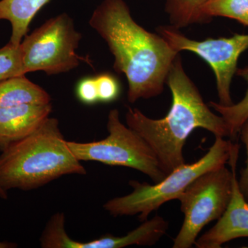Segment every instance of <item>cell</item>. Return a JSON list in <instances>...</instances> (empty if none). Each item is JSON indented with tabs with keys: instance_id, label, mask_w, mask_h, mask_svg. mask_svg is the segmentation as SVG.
Instances as JSON below:
<instances>
[{
	"instance_id": "6da1fadb",
	"label": "cell",
	"mask_w": 248,
	"mask_h": 248,
	"mask_svg": "<svg viewBox=\"0 0 248 248\" xmlns=\"http://www.w3.org/2000/svg\"><path fill=\"white\" fill-rule=\"evenodd\" d=\"M89 24L107 42L114 57V70L128 83V100L134 104L162 93L178 54L159 34L135 22L124 0H104Z\"/></svg>"
},
{
	"instance_id": "7a4b0ae2",
	"label": "cell",
	"mask_w": 248,
	"mask_h": 248,
	"mask_svg": "<svg viewBox=\"0 0 248 248\" xmlns=\"http://www.w3.org/2000/svg\"><path fill=\"white\" fill-rule=\"evenodd\" d=\"M166 82L172 101L166 117L155 120L139 109L130 107L125 114V122L146 142L167 175L185 164L184 147L195 129H205L215 138H224L230 137V134L223 117L210 110L186 74L179 53L173 62Z\"/></svg>"
},
{
	"instance_id": "3957f363",
	"label": "cell",
	"mask_w": 248,
	"mask_h": 248,
	"mask_svg": "<svg viewBox=\"0 0 248 248\" xmlns=\"http://www.w3.org/2000/svg\"><path fill=\"white\" fill-rule=\"evenodd\" d=\"M87 171L67 144L56 118L48 117L35 132L0 155V187L35 190L68 174Z\"/></svg>"
},
{
	"instance_id": "277c9868",
	"label": "cell",
	"mask_w": 248,
	"mask_h": 248,
	"mask_svg": "<svg viewBox=\"0 0 248 248\" xmlns=\"http://www.w3.org/2000/svg\"><path fill=\"white\" fill-rule=\"evenodd\" d=\"M215 143L206 154L192 164H184L174 169L154 185L130 180L133 192L108 201L104 209L114 217L139 215L144 221L155 210L165 203L177 200L191 183L211 170L226 166L231 159L234 144L223 138H215Z\"/></svg>"
},
{
	"instance_id": "5b68a950",
	"label": "cell",
	"mask_w": 248,
	"mask_h": 248,
	"mask_svg": "<svg viewBox=\"0 0 248 248\" xmlns=\"http://www.w3.org/2000/svg\"><path fill=\"white\" fill-rule=\"evenodd\" d=\"M107 130L108 135L104 140L86 143L67 141V144L81 162L97 161L137 170L155 184L166 177L151 148L135 130L121 122L117 109L109 112Z\"/></svg>"
},
{
	"instance_id": "8992f818",
	"label": "cell",
	"mask_w": 248,
	"mask_h": 248,
	"mask_svg": "<svg viewBox=\"0 0 248 248\" xmlns=\"http://www.w3.org/2000/svg\"><path fill=\"white\" fill-rule=\"evenodd\" d=\"M226 166L211 170L197 177L178 197L184 221L174 239L173 248H190L210 222L219 219L232 193L233 172Z\"/></svg>"
},
{
	"instance_id": "52a82bcc",
	"label": "cell",
	"mask_w": 248,
	"mask_h": 248,
	"mask_svg": "<svg viewBox=\"0 0 248 248\" xmlns=\"http://www.w3.org/2000/svg\"><path fill=\"white\" fill-rule=\"evenodd\" d=\"M82 35L73 19L62 14L48 19L21 42L23 73L57 75L74 69L84 60L77 53Z\"/></svg>"
},
{
	"instance_id": "ba28073f",
	"label": "cell",
	"mask_w": 248,
	"mask_h": 248,
	"mask_svg": "<svg viewBox=\"0 0 248 248\" xmlns=\"http://www.w3.org/2000/svg\"><path fill=\"white\" fill-rule=\"evenodd\" d=\"M156 31L177 53L192 52L207 62L216 78L218 103L223 106L234 104L231 94L232 81L238 69L240 55L248 49V34L197 41L188 38L171 25L161 26Z\"/></svg>"
},
{
	"instance_id": "9c48e42d",
	"label": "cell",
	"mask_w": 248,
	"mask_h": 248,
	"mask_svg": "<svg viewBox=\"0 0 248 248\" xmlns=\"http://www.w3.org/2000/svg\"><path fill=\"white\" fill-rule=\"evenodd\" d=\"M239 146H233L231 159L228 161L232 168V193L229 205L217 223L195 242L197 248H220L232 240L248 237V202L240 190L236 175V164L239 157Z\"/></svg>"
},
{
	"instance_id": "30bf717a",
	"label": "cell",
	"mask_w": 248,
	"mask_h": 248,
	"mask_svg": "<svg viewBox=\"0 0 248 248\" xmlns=\"http://www.w3.org/2000/svg\"><path fill=\"white\" fill-rule=\"evenodd\" d=\"M48 104H23L0 108V151L35 132L51 112Z\"/></svg>"
},
{
	"instance_id": "8fae6325",
	"label": "cell",
	"mask_w": 248,
	"mask_h": 248,
	"mask_svg": "<svg viewBox=\"0 0 248 248\" xmlns=\"http://www.w3.org/2000/svg\"><path fill=\"white\" fill-rule=\"evenodd\" d=\"M169 223L162 217L156 215L143 221L138 228L122 236L102 235L89 242L73 239L69 248H122L130 246H152L156 244L169 230Z\"/></svg>"
},
{
	"instance_id": "7c38bea8",
	"label": "cell",
	"mask_w": 248,
	"mask_h": 248,
	"mask_svg": "<svg viewBox=\"0 0 248 248\" xmlns=\"http://www.w3.org/2000/svg\"><path fill=\"white\" fill-rule=\"evenodd\" d=\"M51 0H0V20L9 21L12 27L9 42L19 46L27 35L31 21Z\"/></svg>"
},
{
	"instance_id": "4fadbf2b",
	"label": "cell",
	"mask_w": 248,
	"mask_h": 248,
	"mask_svg": "<svg viewBox=\"0 0 248 248\" xmlns=\"http://www.w3.org/2000/svg\"><path fill=\"white\" fill-rule=\"evenodd\" d=\"M51 98L38 85L25 76L16 77L0 82V108L23 104H48Z\"/></svg>"
},
{
	"instance_id": "5bb4252c",
	"label": "cell",
	"mask_w": 248,
	"mask_h": 248,
	"mask_svg": "<svg viewBox=\"0 0 248 248\" xmlns=\"http://www.w3.org/2000/svg\"><path fill=\"white\" fill-rule=\"evenodd\" d=\"M210 0H166V14L172 27L178 29L192 24H206L203 14L205 5Z\"/></svg>"
},
{
	"instance_id": "9a60e30c",
	"label": "cell",
	"mask_w": 248,
	"mask_h": 248,
	"mask_svg": "<svg viewBox=\"0 0 248 248\" xmlns=\"http://www.w3.org/2000/svg\"><path fill=\"white\" fill-rule=\"evenodd\" d=\"M236 74L246 80L248 84L247 92L244 99L231 106H223L219 103L209 102L208 106L213 108L223 117L229 131L230 137L235 138L248 119V66L238 68Z\"/></svg>"
},
{
	"instance_id": "2e32d148",
	"label": "cell",
	"mask_w": 248,
	"mask_h": 248,
	"mask_svg": "<svg viewBox=\"0 0 248 248\" xmlns=\"http://www.w3.org/2000/svg\"><path fill=\"white\" fill-rule=\"evenodd\" d=\"M203 14L209 22L214 17H223L248 26V0H210Z\"/></svg>"
},
{
	"instance_id": "e0dca14e",
	"label": "cell",
	"mask_w": 248,
	"mask_h": 248,
	"mask_svg": "<svg viewBox=\"0 0 248 248\" xmlns=\"http://www.w3.org/2000/svg\"><path fill=\"white\" fill-rule=\"evenodd\" d=\"M25 76L23 73L20 46L9 43L0 48V82L4 80Z\"/></svg>"
},
{
	"instance_id": "ac0fdd59",
	"label": "cell",
	"mask_w": 248,
	"mask_h": 248,
	"mask_svg": "<svg viewBox=\"0 0 248 248\" xmlns=\"http://www.w3.org/2000/svg\"><path fill=\"white\" fill-rule=\"evenodd\" d=\"M95 80L99 102L110 103L119 97L120 86L115 77L109 73H102L96 77Z\"/></svg>"
},
{
	"instance_id": "d6986e66",
	"label": "cell",
	"mask_w": 248,
	"mask_h": 248,
	"mask_svg": "<svg viewBox=\"0 0 248 248\" xmlns=\"http://www.w3.org/2000/svg\"><path fill=\"white\" fill-rule=\"evenodd\" d=\"M76 94L80 102L86 105H93L99 102L95 78L81 79L77 86Z\"/></svg>"
},
{
	"instance_id": "ffe728a7",
	"label": "cell",
	"mask_w": 248,
	"mask_h": 248,
	"mask_svg": "<svg viewBox=\"0 0 248 248\" xmlns=\"http://www.w3.org/2000/svg\"><path fill=\"white\" fill-rule=\"evenodd\" d=\"M241 133V138L246 146V153H247V161H246V166L241 172L239 186L241 193L244 195V198L248 202V119L245 122L243 126L241 127L239 132Z\"/></svg>"
},
{
	"instance_id": "44dd1931",
	"label": "cell",
	"mask_w": 248,
	"mask_h": 248,
	"mask_svg": "<svg viewBox=\"0 0 248 248\" xmlns=\"http://www.w3.org/2000/svg\"><path fill=\"white\" fill-rule=\"evenodd\" d=\"M17 245L14 243L8 242V241H0V248H17Z\"/></svg>"
},
{
	"instance_id": "7402d4cb",
	"label": "cell",
	"mask_w": 248,
	"mask_h": 248,
	"mask_svg": "<svg viewBox=\"0 0 248 248\" xmlns=\"http://www.w3.org/2000/svg\"><path fill=\"white\" fill-rule=\"evenodd\" d=\"M0 198L3 200H7L8 198V192L3 190L1 187H0Z\"/></svg>"
}]
</instances>
